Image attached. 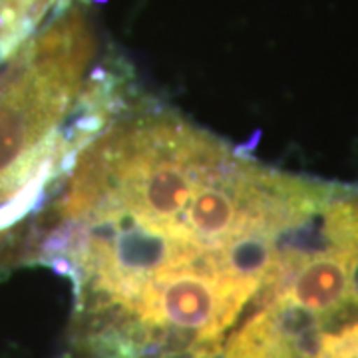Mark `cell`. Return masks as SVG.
Here are the masks:
<instances>
[{
  "mask_svg": "<svg viewBox=\"0 0 358 358\" xmlns=\"http://www.w3.org/2000/svg\"><path fill=\"white\" fill-rule=\"evenodd\" d=\"M94 52L86 6L66 0L0 60V268L20 265L32 223L134 94L117 64L86 74Z\"/></svg>",
  "mask_w": 358,
  "mask_h": 358,
  "instance_id": "obj_1",
  "label": "cell"
},
{
  "mask_svg": "<svg viewBox=\"0 0 358 358\" xmlns=\"http://www.w3.org/2000/svg\"><path fill=\"white\" fill-rule=\"evenodd\" d=\"M313 358H358V322L343 327L338 333L320 334Z\"/></svg>",
  "mask_w": 358,
  "mask_h": 358,
  "instance_id": "obj_2",
  "label": "cell"
}]
</instances>
